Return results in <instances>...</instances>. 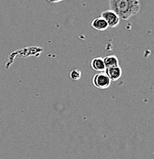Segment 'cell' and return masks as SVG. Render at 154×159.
Returning a JSON list of instances; mask_svg holds the SVG:
<instances>
[{"instance_id":"cell-1","label":"cell","mask_w":154,"mask_h":159,"mask_svg":"<svg viewBox=\"0 0 154 159\" xmlns=\"http://www.w3.org/2000/svg\"><path fill=\"white\" fill-rule=\"evenodd\" d=\"M109 6L120 19L127 20L138 14L140 2V0H110Z\"/></svg>"},{"instance_id":"cell-2","label":"cell","mask_w":154,"mask_h":159,"mask_svg":"<svg viewBox=\"0 0 154 159\" xmlns=\"http://www.w3.org/2000/svg\"><path fill=\"white\" fill-rule=\"evenodd\" d=\"M91 83L92 85L96 88L104 89L110 87L111 80L107 77L105 72H99L93 76Z\"/></svg>"},{"instance_id":"cell-3","label":"cell","mask_w":154,"mask_h":159,"mask_svg":"<svg viewBox=\"0 0 154 159\" xmlns=\"http://www.w3.org/2000/svg\"><path fill=\"white\" fill-rule=\"evenodd\" d=\"M101 17H103L105 19V21H107L109 27L111 28L117 27L120 21V17L117 16V13L114 12L113 10L111 9L103 11L101 13Z\"/></svg>"},{"instance_id":"cell-4","label":"cell","mask_w":154,"mask_h":159,"mask_svg":"<svg viewBox=\"0 0 154 159\" xmlns=\"http://www.w3.org/2000/svg\"><path fill=\"white\" fill-rule=\"evenodd\" d=\"M105 74L110 78V80L116 81L119 80L122 76V69L119 65L114 66V67H107L105 70Z\"/></svg>"},{"instance_id":"cell-5","label":"cell","mask_w":154,"mask_h":159,"mask_svg":"<svg viewBox=\"0 0 154 159\" xmlns=\"http://www.w3.org/2000/svg\"><path fill=\"white\" fill-rule=\"evenodd\" d=\"M91 27L97 30V31H105L108 29L109 26L105 19L100 16V17H97L93 20L91 22Z\"/></svg>"},{"instance_id":"cell-6","label":"cell","mask_w":154,"mask_h":159,"mask_svg":"<svg viewBox=\"0 0 154 159\" xmlns=\"http://www.w3.org/2000/svg\"><path fill=\"white\" fill-rule=\"evenodd\" d=\"M91 68L98 72H104L106 70L105 64H104V59L102 57H95L91 62Z\"/></svg>"},{"instance_id":"cell-7","label":"cell","mask_w":154,"mask_h":159,"mask_svg":"<svg viewBox=\"0 0 154 159\" xmlns=\"http://www.w3.org/2000/svg\"><path fill=\"white\" fill-rule=\"evenodd\" d=\"M103 59H104V64H105L106 68L119 65L118 58L115 55H108Z\"/></svg>"},{"instance_id":"cell-8","label":"cell","mask_w":154,"mask_h":159,"mask_svg":"<svg viewBox=\"0 0 154 159\" xmlns=\"http://www.w3.org/2000/svg\"><path fill=\"white\" fill-rule=\"evenodd\" d=\"M82 76V73L80 70L74 69L70 72V77L73 80H78Z\"/></svg>"},{"instance_id":"cell-9","label":"cell","mask_w":154,"mask_h":159,"mask_svg":"<svg viewBox=\"0 0 154 159\" xmlns=\"http://www.w3.org/2000/svg\"><path fill=\"white\" fill-rule=\"evenodd\" d=\"M62 1H64V0H49V2H51V3H57V2H62Z\"/></svg>"}]
</instances>
